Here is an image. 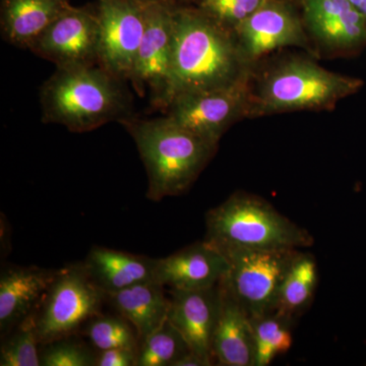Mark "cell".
I'll list each match as a JSON object with an SVG mask.
<instances>
[{
    "label": "cell",
    "instance_id": "cell-1",
    "mask_svg": "<svg viewBox=\"0 0 366 366\" xmlns=\"http://www.w3.org/2000/svg\"><path fill=\"white\" fill-rule=\"evenodd\" d=\"M249 67L233 31L199 7L175 4L165 110L179 96L234 83L249 71Z\"/></svg>",
    "mask_w": 366,
    "mask_h": 366
},
{
    "label": "cell",
    "instance_id": "cell-2",
    "mask_svg": "<svg viewBox=\"0 0 366 366\" xmlns=\"http://www.w3.org/2000/svg\"><path fill=\"white\" fill-rule=\"evenodd\" d=\"M122 79L99 64L56 67L40 89L42 122L89 132L132 117Z\"/></svg>",
    "mask_w": 366,
    "mask_h": 366
},
{
    "label": "cell",
    "instance_id": "cell-3",
    "mask_svg": "<svg viewBox=\"0 0 366 366\" xmlns=\"http://www.w3.org/2000/svg\"><path fill=\"white\" fill-rule=\"evenodd\" d=\"M119 124L134 139L146 168L150 201L184 194L218 149V144L184 129L167 115L154 119L131 117Z\"/></svg>",
    "mask_w": 366,
    "mask_h": 366
},
{
    "label": "cell",
    "instance_id": "cell-4",
    "mask_svg": "<svg viewBox=\"0 0 366 366\" xmlns=\"http://www.w3.org/2000/svg\"><path fill=\"white\" fill-rule=\"evenodd\" d=\"M206 240L220 249L250 250H300L315 242L268 202L240 192L207 214Z\"/></svg>",
    "mask_w": 366,
    "mask_h": 366
},
{
    "label": "cell",
    "instance_id": "cell-5",
    "mask_svg": "<svg viewBox=\"0 0 366 366\" xmlns=\"http://www.w3.org/2000/svg\"><path fill=\"white\" fill-rule=\"evenodd\" d=\"M362 86L360 79L327 71L310 60L292 59L269 72L254 108L269 114L331 107Z\"/></svg>",
    "mask_w": 366,
    "mask_h": 366
},
{
    "label": "cell",
    "instance_id": "cell-6",
    "mask_svg": "<svg viewBox=\"0 0 366 366\" xmlns=\"http://www.w3.org/2000/svg\"><path fill=\"white\" fill-rule=\"evenodd\" d=\"M105 302V292L92 281L84 262L59 269L36 312L41 345L78 335Z\"/></svg>",
    "mask_w": 366,
    "mask_h": 366
},
{
    "label": "cell",
    "instance_id": "cell-7",
    "mask_svg": "<svg viewBox=\"0 0 366 366\" xmlns=\"http://www.w3.org/2000/svg\"><path fill=\"white\" fill-rule=\"evenodd\" d=\"M218 249L229 262L222 282L250 319L274 312L282 282L300 250Z\"/></svg>",
    "mask_w": 366,
    "mask_h": 366
},
{
    "label": "cell",
    "instance_id": "cell-8",
    "mask_svg": "<svg viewBox=\"0 0 366 366\" xmlns=\"http://www.w3.org/2000/svg\"><path fill=\"white\" fill-rule=\"evenodd\" d=\"M177 4H144L146 28L131 74L134 90L149 95L153 108L165 110L173 46V9Z\"/></svg>",
    "mask_w": 366,
    "mask_h": 366
},
{
    "label": "cell",
    "instance_id": "cell-9",
    "mask_svg": "<svg viewBox=\"0 0 366 366\" xmlns=\"http://www.w3.org/2000/svg\"><path fill=\"white\" fill-rule=\"evenodd\" d=\"M249 71L230 85L175 98L165 115L184 129L218 144L249 108Z\"/></svg>",
    "mask_w": 366,
    "mask_h": 366
},
{
    "label": "cell",
    "instance_id": "cell-10",
    "mask_svg": "<svg viewBox=\"0 0 366 366\" xmlns=\"http://www.w3.org/2000/svg\"><path fill=\"white\" fill-rule=\"evenodd\" d=\"M97 6H69L28 48L56 67L99 64Z\"/></svg>",
    "mask_w": 366,
    "mask_h": 366
},
{
    "label": "cell",
    "instance_id": "cell-11",
    "mask_svg": "<svg viewBox=\"0 0 366 366\" xmlns=\"http://www.w3.org/2000/svg\"><path fill=\"white\" fill-rule=\"evenodd\" d=\"M97 2L99 66L122 81H129L146 28L144 4L137 0Z\"/></svg>",
    "mask_w": 366,
    "mask_h": 366
},
{
    "label": "cell",
    "instance_id": "cell-12",
    "mask_svg": "<svg viewBox=\"0 0 366 366\" xmlns=\"http://www.w3.org/2000/svg\"><path fill=\"white\" fill-rule=\"evenodd\" d=\"M247 62L284 47H307L305 24L287 0H268L233 31Z\"/></svg>",
    "mask_w": 366,
    "mask_h": 366
},
{
    "label": "cell",
    "instance_id": "cell-13",
    "mask_svg": "<svg viewBox=\"0 0 366 366\" xmlns=\"http://www.w3.org/2000/svg\"><path fill=\"white\" fill-rule=\"evenodd\" d=\"M168 320L189 344L190 350L213 365L212 340L221 307L220 284L199 290L170 289Z\"/></svg>",
    "mask_w": 366,
    "mask_h": 366
},
{
    "label": "cell",
    "instance_id": "cell-14",
    "mask_svg": "<svg viewBox=\"0 0 366 366\" xmlns=\"http://www.w3.org/2000/svg\"><path fill=\"white\" fill-rule=\"evenodd\" d=\"M302 21L330 51L348 52L366 44V21L349 0H300Z\"/></svg>",
    "mask_w": 366,
    "mask_h": 366
},
{
    "label": "cell",
    "instance_id": "cell-15",
    "mask_svg": "<svg viewBox=\"0 0 366 366\" xmlns=\"http://www.w3.org/2000/svg\"><path fill=\"white\" fill-rule=\"evenodd\" d=\"M228 272L226 255L204 239L157 259L155 281L175 290H199L219 285Z\"/></svg>",
    "mask_w": 366,
    "mask_h": 366
},
{
    "label": "cell",
    "instance_id": "cell-16",
    "mask_svg": "<svg viewBox=\"0 0 366 366\" xmlns=\"http://www.w3.org/2000/svg\"><path fill=\"white\" fill-rule=\"evenodd\" d=\"M59 269L9 266L0 274V333L6 336L37 312Z\"/></svg>",
    "mask_w": 366,
    "mask_h": 366
},
{
    "label": "cell",
    "instance_id": "cell-17",
    "mask_svg": "<svg viewBox=\"0 0 366 366\" xmlns=\"http://www.w3.org/2000/svg\"><path fill=\"white\" fill-rule=\"evenodd\" d=\"M221 307L212 340L214 362L221 366H254L252 320L221 281Z\"/></svg>",
    "mask_w": 366,
    "mask_h": 366
},
{
    "label": "cell",
    "instance_id": "cell-18",
    "mask_svg": "<svg viewBox=\"0 0 366 366\" xmlns=\"http://www.w3.org/2000/svg\"><path fill=\"white\" fill-rule=\"evenodd\" d=\"M83 262L92 281L106 295L155 280L157 266V259L102 247H92Z\"/></svg>",
    "mask_w": 366,
    "mask_h": 366
},
{
    "label": "cell",
    "instance_id": "cell-19",
    "mask_svg": "<svg viewBox=\"0 0 366 366\" xmlns=\"http://www.w3.org/2000/svg\"><path fill=\"white\" fill-rule=\"evenodd\" d=\"M164 288L162 284L152 280L106 295V302L134 327L139 344L168 319L170 298Z\"/></svg>",
    "mask_w": 366,
    "mask_h": 366
},
{
    "label": "cell",
    "instance_id": "cell-20",
    "mask_svg": "<svg viewBox=\"0 0 366 366\" xmlns=\"http://www.w3.org/2000/svg\"><path fill=\"white\" fill-rule=\"evenodd\" d=\"M69 6L67 0H2V38L9 44L28 49Z\"/></svg>",
    "mask_w": 366,
    "mask_h": 366
},
{
    "label": "cell",
    "instance_id": "cell-21",
    "mask_svg": "<svg viewBox=\"0 0 366 366\" xmlns=\"http://www.w3.org/2000/svg\"><path fill=\"white\" fill-rule=\"evenodd\" d=\"M319 271L314 255L300 252L284 277L277 303V314L295 320L310 305L317 288Z\"/></svg>",
    "mask_w": 366,
    "mask_h": 366
},
{
    "label": "cell",
    "instance_id": "cell-22",
    "mask_svg": "<svg viewBox=\"0 0 366 366\" xmlns=\"http://www.w3.org/2000/svg\"><path fill=\"white\" fill-rule=\"evenodd\" d=\"M252 320L254 337V366H268L292 346L293 319L272 312Z\"/></svg>",
    "mask_w": 366,
    "mask_h": 366
},
{
    "label": "cell",
    "instance_id": "cell-23",
    "mask_svg": "<svg viewBox=\"0 0 366 366\" xmlns=\"http://www.w3.org/2000/svg\"><path fill=\"white\" fill-rule=\"evenodd\" d=\"M189 351L187 340L167 319L139 344L137 366H174Z\"/></svg>",
    "mask_w": 366,
    "mask_h": 366
},
{
    "label": "cell",
    "instance_id": "cell-24",
    "mask_svg": "<svg viewBox=\"0 0 366 366\" xmlns=\"http://www.w3.org/2000/svg\"><path fill=\"white\" fill-rule=\"evenodd\" d=\"M84 334L98 351L113 348H132L139 350L137 331L122 315L99 314L84 326Z\"/></svg>",
    "mask_w": 366,
    "mask_h": 366
},
{
    "label": "cell",
    "instance_id": "cell-25",
    "mask_svg": "<svg viewBox=\"0 0 366 366\" xmlns=\"http://www.w3.org/2000/svg\"><path fill=\"white\" fill-rule=\"evenodd\" d=\"M2 340L0 365H41V344L36 330V314L24 320Z\"/></svg>",
    "mask_w": 366,
    "mask_h": 366
},
{
    "label": "cell",
    "instance_id": "cell-26",
    "mask_svg": "<svg viewBox=\"0 0 366 366\" xmlns=\"http://www.w3.org/2000/svg\"><path fill=\"white\" fill-rule=\"evenodd\" d=\"M66 337L41 345V365L43 366H96L97 354L92 352L85 344Z\"/></svg>",
    "mask_w": 366,
    "mask_h": 366
},
{
    "label": "cell",
    "instance_id": "cell-27",
    "mask_svg": "<svg viewBox=\"0 0 366 366\" xmlns=\"http://www.w3.org/2000/svg\"><path fill=\"white\" fill-rule=\"evenodd\" d=\"M267 1L268 0H199V7L225 28L234 31Z\"/></svg>",
    "mask_w": 366,
    "mask_h": 366
},
{
    "label": "cell",
    "instance_id": "cell-28",
    "mask_svg": "<svg viewBox=\"0 0 366 366\" xmlns=\"http://www.w3.org/2000/svg\"><path fill=\"white\" fill-rule=\"evenodd\" d=\"M137 349L113 348L99 351L96 366H137Z\"/></svg>",
    "mask_w": 366,
    "mask_h": 366
},
{
    "label": "cell",
    "instance_id": "cell-29",
    "mask_svg": "<svg viewBox=\"0 0 366 366\" xmlns=\"http://www.w3.org/2000/svg\"><path fill=\"white\" fill-rule=\"evenodd\" d=\"M174 366H209L208 363L197 354L189 351L175 363Z\"/></svg>",
    "mask_w": 366,
    "mask_h": 366
},
{
    "label": "cell",
    "instance_id": "cell-30",
    "mask_svg": "<svg viewBox=\"0 0 366 366\" xmlns=\"http://www.w3.org/2000/svg\"><path fill=\"white\" fill-rule=\"evenodd\" d=\"M366 21V0H349Z\"/></svg>",
    "mask_w": 366,
    "mask_h": 366
},
{
    "label": "cell",
    "instance_id": "cell-31",
    "mask_svg": "<svg viewBox=\"0 0 366 366\" xmlns=\"http://www.w3.org/2000/svg\"><path fill=\"white\" fill-rule=\"evenodd\" d=\"M137 1L143 2V4H149V2H168V4H177L180 0H137Z\"/></svg>",
    "mask_w": 366,
    "mask_h": 366
}]
</instances>
